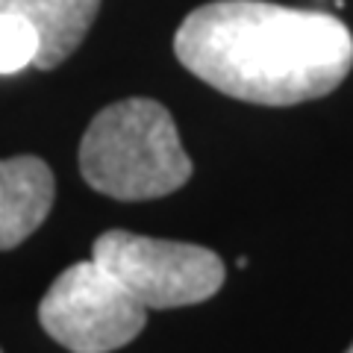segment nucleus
Wrapping results in <instances>:
<instances>
[{"mask_svg":"<svg viewBox=\"0 0 353 353\" xmlns=\"http://www.w3.org/2000/svg\"><path fill=\"white\" fill-rule=\"evenodd\" d=\"M185 71L221 94L259 106L318 101L353 68L345 21L265 0H212L185 15L174 36Z\"/></svg>","mask_w":353,"mask_h":353,"instance_id":"obj_1","label":"nucleus"},{"mask_svg":"<svg viewBox=\"0 0 353 353\" xmlns=\"http://www.w3.org/2000/svg\"><path fill=\"white\" fill-rule=\"evenodd\" d=\"M83 180L112 201H157L192 176L171 112L150 97H127L101 109L80 141Z\"/></svg>","mask_w":353,"mask_h":353,"instance_id":"obj_2","label":"nucleus"},{"mask_svg":"<svg viewBox=\"0 0 353 353\" xmlns=\"http://www.w3.org/2000/svg\"><path fill=\"white\" fill-rule=\"evenodd\" d=\"M148 306L94 259L65 268L39 303V324L71 353H109L130 345Z\"/></svg>","mask_w":353,"mask_h":353,"instance_id":"obj_3","label":"nucleus"},{"mask_svg":"<svg viewBox=\"0 0 353 353\" xmlns=\"http://www.w3.org/2000/svg\"><path fill=\"white\" fill-rule=\"evenodd\" d=\"M92 259L118 277L148 309L203 303L218 294L227 277L224 262L209 248L127 230H106L97 236Z\"/></svg>","mask_w":353,"mask_h":353,"instance_id":"obj_4","label":"nucleus"},{"mask_svg":"<svg viewBox=\"0 0 353 353\" xmlns=\"http://www.w3.org/2000/svg\"><path fill=\"white\" fill-rule=\"evenodd\" d=\"M57 180L39 157L0 159V250L18 248L44 224Z\"/></svg>","mask_w":353,"mask_h":353,"instance_id":"obj_5","label":"nucleus"},{"mask_svg":"<svg viewBox=\"0 0 353 353\" xmlns=\"http://www.w3.org/2000/svg\"><path fill=\"white\" fill-rule=\"evenodd\" d=\"M101 0H0V12L24 15L39 30L36 68L50 71L80 48L92 30Z\"/></svg>","mask_w":353,"mask_h":353,"instance_id":"obj_6","label":"nucleus"},{"mask_svg":"<svg viewBox=\"0 0 353 353\" xmlns=\"http://www.w3.org/2000/svg\"><path fill=\"white\" fill-rule=\"evenodd\" d=\"M39 30L24 15L0 12V74H18L39 57Z\"/></svg>","mask_w":353,"mask_h":353,"instance_id":"obj_7","label":"nucleus"},{"mask_svg":"<svg viewBox=\"0 0 353 353\" xmlns=\"http://www.w3.org/2000/svg\"><path fill=\"white\" fill-rule=\"evenodd\" d=\"M345 353H353V345H350V347H347V350H345Z\"/></svg>","mask_w":353,"mask_h":353,"instance_id":"obj_8","label":"nucleus"},{"mask_svg":"<svg viewBox=\"0 0 353 353\" xmlns=\"http://www.w3.org/2000/svg\"><path fill=\"white\" fill-rule=\"evenodd\" d=\"M0 353H3V350H0Z\"/></svg>","mask_w":353,"mask_h":353,"instance_id":"obj_9","label":"nucleus"}]
</instances>
